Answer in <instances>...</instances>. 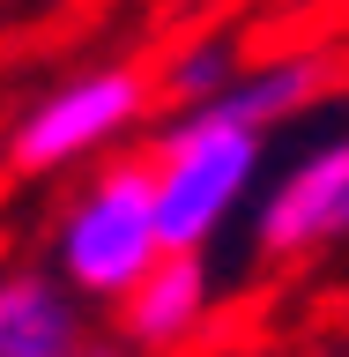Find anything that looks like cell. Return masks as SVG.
I'll return each instance as SVG.
<instances>
[{
    "label": "cell",
    "mask_w": 349,
    "mask_h": 357,
    "mask_svg": "<svg viewBox=\"0 0 349 357\" xmlns=\"http://www.w3.org/2000/svg\"><path fill=\"white\" fill-rule=\"evenodd\" d=\"M261 156H267V134L238 127L208 105H178L171 127H156V149L141 156L164 253H208L223 238V223L245 208Z\"/></svg>",
    "instance_id": "1"
},
{
    "label": "cell",
    "mask_w": 349,
    "mask_h": 357,
    "mask_svg": "<svg viewBox=\"0 0 349 357\" xmlns=\"http://www.w3.org/2000/svg\"><path fill=\"white\" fill-rule=\"evenodd\" d=\"M156 253L164 238H156L149 164H97L52 223V275L82 305H119Z\"/></svg>",
    "instance_id": "2"
},
{
    "label": "cell",
    "mask_w": 349,
    "mask_h": 357,
    "mask_svg": "<svg viewBox=\"0 0 349 357\" xmlns=\"http://www.w3.org/2000/svg\"><path fill=\"white\" fill-rule=\"evenodd\" d=\"M149 112H156V82L141 67H82V75H67L60 89H45L38 105L8 127V164H15L22 178L89 164V156H104L111 142H127Z\"/></svg>",
    "instance_id": "3"
},
{
    "label": "cell",
    "mask_w": 349,
    "mask_h": 357,
    "mask_svg": "<svg viewBox=\"0 0 349 357\" xmlns=\"http://www.w3.org/2000/svg\"><path fill=\"white\" fill-rule=\"evenodd\" d=\"M349 238V134L312 142L253 208V245L267 261H305Z\"/></svg>",
    "instance_id": "4"
},
{
    "label": "cell",
    "mask_w": 349,
    "mask_h": 357,
    "mask_svg": "<svg viewBox=\"0 0 349 357\" xmlns=\"http://www.w3.org/2000/svg\"><path fill=\"white\" fill-rule=\"evenodd\" d=\"M216 305V283H208V253H156L149 275L119 298V342L141 357L156 350H178V342H194V328L208 320Z\"/></svg>",
    "instance_id": "5"
},
{
    "label": "cell",
    "mask_w": 349,
    "mask_h": 357,
    "mask_svg": "<svg viewBox=\"0 0 349 357\" xmlns=\"http://www.w3.org/2000/svg\"><path fill=\"white\" fill-rule=\"evenodd\" d=\"M89 305L52 268H0V357H75Z\"/></svg>",
    "instance_id": "6"
},
{
    "label": "cell",
    "mask_w": 349,
    "mask_h": 357,
    "mask_svg": "<svg viewBox=\"0 0 349 357\" xmlns=\"http://www.w3.org/2000/svg\"><path fill=\"white\" fill-rule=\"evenodd\" d=\"M327 75H334V52H275V60H253V67H238L231 82L216 89V97H201L208 112H223V119H238V127H253V134H275L283 119H305L312 112V97L327 89Z\"/></svg>",
    "instance_id": "7"
},
{
    "label": "cell",
    "mask_w": 349,
    "mask_h": 357,
    "mask_svg": "<svg viewBox=\"0 0 349 357\" xmlns=\"http://www.w3.org/2000/svg\"><path fill=\"white\" fill-rule=\"evenodd\" d=\"M231 75H238V60H231V45H223V38L186 45V52L164 67V97H171V105H201V97H216Z\"/></svg>",
    "instance_id": "8"
},
{
    "label": "cell",
    "mask_w": 349,
    "mask_h": 357,
    "mask_svg": "<svg viewBox=\"0 0 349 357\" xmlns=\"http://www.w3.org/2000/svg\"><path fill=\"white\" fill-rule=\"evenodd\" d=\"M75 357H141V350H127L119 335H82V342H75Z\"/></svg>",
    "instance_id": "9"
},
{
    "label": "cell",
    "mask_w": 349,
    "mask_h": 357,
    "mask_svg": "<svg viewBox=\"0 0 349 357\" xmlns=\"http://www.w3.org/2000/svg\"><path fill=\"white\" fill-rule=\"evenodd\" d=\"M334 8H349V0H334Z\"/></svg>",
    "instance_id": "10"
}]
</instances>
